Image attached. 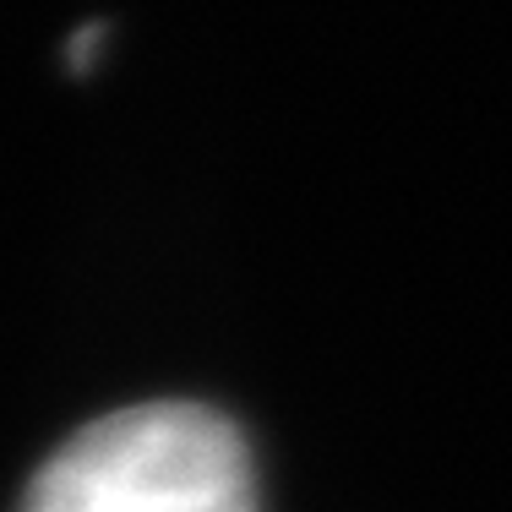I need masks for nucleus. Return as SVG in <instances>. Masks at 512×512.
Wrapping results in <instances>:
<instances>
[{"label": "nucleus", "instance_id": "nucleus-1", "mask_svg": "<svg viewBox=\"0 0 512 512\" xmlns=\"http://www.w3.org/2000/svg\"><path fill=\"white\" fill-rule=\"evenodd\" d=\"M17 512H256L251 453L202 404H137L71 436Z\"/></svg>", "mask_w": 512, "mask_h": 512}]
</instances>
